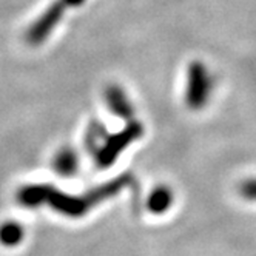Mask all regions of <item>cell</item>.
<instances>
[{"label": "cell", "mask_w": 256, "mask_h": 256, "mask_svg": "<svg viewBox=\"0 0 256 256\" xmlns=\"http://www.w3.org/2000/svg\"><path fill=\"white\" fill-rule=\"evenodd\" d=\"M172 202H173V193L167 187H158L148 196V208L152 213L156 214L167 212L172 207Z\"/></svg>", "instance_id": "5b68a950"}, {"label": "cell", "mask_w": 256, "mask_h": 256, "mask_svg": "<svg viewBox=\"0 0 256 256\" xmlns=\"http://www.w3.org/2000/svg\"><path fill=\"white\" fill-rule=\"evenodd\" d=\"M52 166H54V170L59 174L70 176L78 170V156L72 150L64 148L56 154V158H54Z\"/></svg>", "instance_id": "8992f818"}, {"label": "cell", "mask_w": 256, "mask_h": 256, "mask_svg": "<svg viewBox=\"0 0 256 256\" xmlns=\"http://www.w3.org/2000/svg\"><path fill=\"white\" fill-rule=\"evenodd\" d=\"M130 179L128 178H120L113 182H110L108 186H104L94 192L85 194L84 198H74L68 196L59 190H54L52 187L48 186L46 188V196H45V204H50L54 210L64 213L65 216H84L91 207L99 204L100 200L116 194L124 186H126Z\"/></svg>", "instance_id": "6da1fadb"}, {"label": "cell", "mask_w": 256, "mask_h": 256, "mask_svg": "<svg viewBox=\"0 0 256 256\" xmlns=\"http://www.w3.org/2000/svg\"><path fill=\"white\" fill-rule=\"evenodd\" d=\"M241 194L247 199L256 200V179L246 180L241 186Z\"/></svg>", "instance_id": "ba28073f"}, {"label": "cell", "mask_w": 256, "mask_h": 256, "mask_svg": "<svg viewBox=\"0 0 256 256\" xmlns=\"http://www.w3.org/2000/svg\"><path fill=\"white\" fill-rule=\"evenodd\" d=\"M187 104L193 110L202 108L212 93V78L207 68L200 62H193L188 68L187 76Z\"/></svg>", "instance_id": "7a4b0ae2"}, {"label": "cell", "mask_w": 256, "mask_h": 256, "mask_svg": "<svg viewBox=\"0 0 256 256\" xmlns=\"http://www.w3.org/2000/svg\"><path fill=\"white\" fill-rule=\"evenodd\" d=\"M24 227L19 222L8 221L0 226V244L6 247H16L24 241Z\"/></svg>", "instance_id": "52a82bcc"}, {"label": "cell", "mask_w": 256, "mask_h": 256, "mask_svg": "<svg viewBox=\"0 0 256 256\" xmlns=\"http://www.w3.org/2000/svg\"><path fill=\"white\" fill-rule=\"evenodd\" d=\"M142 133H144V130L139 124H132L130 126H126L120 134L112 136L105 142L104 147L99 150L98 164L100 167H110L126 145L132 144L139 136H142Z\"/></svg>", "instance_id": "3957f363"}, {"label": "cell", "mask_w": 256, "mask_h": 256, "mask_svg": "<svg viewBox=\"0 0 256 256\" xmlns=\"http://www.w3.org/2000/svg\"><path fill=\"white\" fill-rule=\"evenodd\" d=\"M108 105L112 108V112H114L116 114L122 116V118H132L133 116V106L128 102L126 96L124 94V91L118 86H112L106 90L105 94Z\"/></svg>", "instance_id": "277c9868"}]
</instances>
